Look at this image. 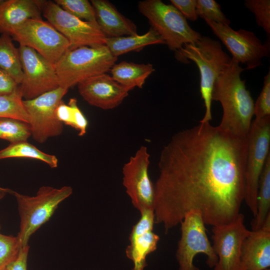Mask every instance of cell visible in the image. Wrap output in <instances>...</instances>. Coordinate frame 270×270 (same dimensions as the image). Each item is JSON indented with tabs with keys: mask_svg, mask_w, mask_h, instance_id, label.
Here are the masks:
<instances>
[{
	"mask_svg": "<svg viewBox=\"0 0 270 270\" xmlns=\"http://www.w3.org/2000/svg\"><path fill=\"white\" fill-rule=\"evenodd\" d=\"M247 138L200 122L174 134L162 150L154 224L165 233L197 210L205 224L234 222L244 200Z\"/></svg>",
	"mask_w": 270,
	"mask_h": 270,
	"instance_id": "obj_1",
	"label": "cell"
},
{
	"mask_svg": "<svg viewBox=\"0 0 270 270\" xmlns=\"http://www.w3.org/2000/svg\"><path fill=\"white\" fill-rule=\"evenodd\" d=\"M244 70L232 58L214 83L212 99L220 102L222 108L218 126L236 136L246 138L254 115V103L245 80L240 78Z\"/></svg>",
	"mask_w": 270,
	"mask_h": 270,
	"instance_id": "obj_2",
	"label": "cell"
},
{
	"mask_svg": "<svg viewBox=\"0 0 270 270\" xmlns=\"http://www.w3.org/2000/svg\"><path fill=\"white\" fill-rule=\"evenodd\" d=\"M175 57L183 63L193 61L200 72V92L204 102L205 113L200 122L212 120V94L214 83L232 58L224 52L220 42L202 36L194 44H184L175 52Z\"/></svg>",
	"mask_w": 270,
	"mask_h": 270,
	"instance_id": "obj_3",
	"label": "cell"
},
{
	"mask_svg": "<svg viewBox=\"0 0 270 270\" xmlns=\"http://www.w3.org/2000/svg\"><path fill=\"white\" fill-rule=\"evenodd\" d=\"M117 60L106 45L68 50L54 65L60 86L68 90L85 80L106 73Z\"/></svg>",
	"mask_w": 270,
	"mask_h": 270,
	"instance_id": "obj_4",
	"label": "cell"
},
{
	"mask_svg": "<svg viewBox=\"0 0 270 270\" xmlns=\"http://www.w3.org/2000/svg\"><path fill=\"white\" fill-rule=\"evenodd\" d=\"M72 193V188L70 186L58 188L42 186L34 196L12 192L20 217V232L17 236L21 248L28 245L32 235L50 220L60 203Z\"/></svg>",
	"mask_w": 270,
	"mask_h": 270,
	"instance_id": "obj_5",
	"label": "cell"
},
{
	"mask_svg": "<svg viewBox=\"0 0 270 270\" xmlns=\"http://www.w3.org/2000/svg\"><path fill=\"white\" fill-rule=\"evenodd\" d=\"M138 8L171 50L176 52L184 44H194L202 36L172 4L160 0H144L138 2Z\"/></svg>",
	"mask_w": 270,
	"mask_h": 270,
	"instance_id": "obj_6",
	"label": "cell"
},
{
	"mask_svg": "<svg viewBox=\"0 0 270 270\" xmlns=\"http://www.w3.org/2000/svg\"><path fill=\"white\" fill-rule=\"evenodd\" d=\"M244 200L254 217L257 212L258 182L270 154V116L255 118L247 137Z\"/></svg>",
	"mask_w": 270,
	"mask_h": 270,
	"instance_id": "obj_7",
	"label": "cell"
},
{
	"mask_svg": "<svg viewBox=\"0 0 270 270\" xmlns=\"http://www.w3.org/2000/svg\"><path fill=\"white\" fill-rule=\"evenodd\" d=\"M10 36L20 46L34 50L54 65L70 46L67 39L42 18L26 20L15 28Z\"/></svg>",
	"mask_w": 270,
	"mask_h": 270,
	"instance_id": "obj_8",
	"label": "cell"
},
{
	"mask_svg": "<svg viewBox=\"0 0 270 270\" xmlns=\"http://www.w3.org/2000/svg\"><path fill=\"white\" fill-rule=\"evenodd\" d=\"M180 224L182 234L176 252L179 270H200L193 261L195 256L200 253L206 256L207 265L214 268L218 258L207 236L201 214L197 210L190 211Z\"/></svg>",
	"mask_w": 270,
	"mask_h": 270,
	"instance_id": "obj_9",
	"label": "cell"
},
{
	"mask_svg": "<svg viewBox=\"0 0 270 270\" xmlns=\"http://www.w3.org/2000/svg\"><path fill=\"white\" fill-rule=\"evenodd\" d=\"M42 14L67 39L69 50L105 45L106 37L97 22L80 20L62 10L54 1L44 0Z\"/></svg>",
	"mask_w": 270,
	"mask_h": 270,
	"instance_id": "obj_10",
	"label": "cell"
},
{
	"mask_svg": "<svg viewBox=\"0 0 270 270\" xmlns=\"http://www.w3.org/2000/svg\"><path fill=\"white\" fill-rule=\"evenodd\" d=\"M68 91L59 87L33 99L22 100L29 117L32 136L38 143L62 133L63 123L58 120L56 110Z\"/></svg>",
	"mask_w": 270,
	"mask_h": 270,
	"instance_id": "obj_11",
	"label": "cell"
},
{
	"mask_svg": "<svg viewBox=\"0 0 270 270\" xmlns=\"http://www.w3.org/2000/svg\"><path fill=\"white\" fill-rule=\"evenodd\" d=\"M239 64H245L246 69L252 70L262 65V60L270 54V41L263 43L250 31L235 30L230 26L216 23L203 18Z\"/></svg>",
	"mask_w": 270,
	"mask_h": 270,
	"instance_id": "obj_12",
	"label": "cell"
},
{
	"mask_svg": "<svg viewBox=\"0 0 270 270\" xmlns=\"http://www.w3.org/2000/svg\"><path fill=\"white\" fill-rule=\"evenodd\" d=\"M22 70L20 90L24 100L33 99L60 86L54 65L34 50L20 46Z\"/></svg>",
	"mask_w": 270,
	"mask_h": 270,
	"instance_id": "obj_13",
	"label": "cell"
},
{
	"mask_svg": "<svg viewBox=\"0 0 270 270\" xmlns=\"http://www.w3.org/2000/svg\"><path fill=\"white\" fill-rule=\"evenodd\" d=\"M150 154L146 146H141L124 164L122 184L132 204L140 212L154 210V187L148 174Z\"/></svg>",
	"mask_w": 270,
	"mask_h": 270,
	"instance_id": "obj_14",
	"label": "cell"
},
{
	"mask_svg": "<svg viewBox=\"0 0 270 270\" xmlns=\"http://www.w3.org/2000/svg\"><path fill=\"white\" fill-rule=\"evenodd\" d=\"M212 248L218 258L214 270H242V246L250 231L244 224V216L240 214L234 222L212 226Z\"/></svg>",
	"mask_w": 270,
	"mask_h": 270,
	"instance_id": "obj_15",
	"label": "cell"
},
{
	"mask_svg": "<svg viewBox=\"0 0 270 270\" xmlns=\"http://www.w3.org/2000/svg\"><path fill=\"white\" fill-rule=\"evenodd\" d=\"M77 86L80 95L88 103L104 110L120 105L129 92L106 73L85 80Z\"/></svg>",
	"mask_w": 270,
	"mask_h": 270,
	"instance_id": "obj_16",
	"label": "cell"
},
{
	"mask_svg": "<svg viewBox=\"0 0 270 270\" xmlns=\"http://www.w3.org/2000/svg\"><path fill=\"white\" fill-rule=\"evenodd\" d=\"M134 224L130 235V244L126 247V256L134 264L132 270H144L147 266L146 257L157 248L159 236L153 232L154 224V210H144Z\"/></svg>",
	"mask_w": 270,
	"mask_h": 270,
	"instance_id": "obj_17",
	"label": "cell"
},
{
	"mask_svg": "<svg viewBox=\"0 0 270 270\" xmlns=\"http://www.w3.org/2000/svg\"><path fill=\"white\" fill-rule=\"evenodd\" d=\"M242 270H264L270 266V214L262 226L252 230L241 250Z\"/></svg>",
	"mask_w": 270,
	"mask_h": 270,
	"instance_id": "obj_18",
	"label": "cell"
},
{
	"mask_svg": "<svg viewBox=\"0 0 270 270\" xmlns=\"http://www.w3.org/2000/svg\"><path fill=\"white\" fill-rule=\"evenodd\" d=\"M44 0H0V33L10 36L28 20L42 18Z\"/></svg>",
	"mask_w": 270,
	"mask_h": 270,
	"instance_id": "obj_19",
	"label": "cell"
},
{
	"mask_svg": "<svg viewBox=\"0 0 270 270\" xmlns=\"http://www.w3.org/2000/svg\"><path fill=\"white\" fill-rule=\"evenodd\" d=\"M96 21L106 38H117L138 34L135 24L120 12L109 1L92 0Z\"/></svg>",
	"mask_w": 270,
	"mask_h": 270,
	"instance_id": "obj_20",
	"label": "cell"
},
{
	"mask_svg": "<svg viewBox=\"0 0 270 270\" xmlns=\"http://www.w3.org/2000/svg\"><path fill=\"white\" fill-rule=\"evenodd\" d=\"M155 70L150 64H136L126 61L114 64L110 69L112 78L128 91L142 88L146 79Z\"/></svg>",
	"mask_w": 270,
	"mask_h": 270,
	"instance_id": "obj_21",
	"label": "cell"
},
{
	"mask_svg": "<svg viewBox=\"0 0 270 270\" xmlns=\"http://www.w3.org/2000/svg\"><path fill=\"white\" fill-rule=\"evenodd\" d=\"M156 44H165L162 36L150 28L146 33L142 34L106 38L105 45L113 56H118L132 51H137L144 47Z\"/></svg>",
	"mask_w": 270,
	"mask_h": 270,
	"instance_id": "obj_22",
	"label": "cell"
},
{
	"mask_svg": "<svg viewBox=\"0 0 270 270\" xmlns=\"http://www.w3.org/2000/svg\"><path fill=\"white\" fill-rule=\"evenodd\" d=\"M0 68L20 84L23 73L18 48L14 46L12 38L6 34L0 36Z\"/></svg>",
	"mask_w": 270,
	"mask_h": 270,
	"instance_id": "obj_23",
	"label": "cell"
},
{
	"mask_svg": "<svg viewBox=\"0 0 270 270\" xmlns=\"http://www.w3.org/2000/svg\"><path fill=\"white\" fill-rule=\"evenodd\" d=\"M270 214V154L260 174L258 186L257 212L252 222V230L260 228Z\"/></svg>",
	"mask_w": 270,
	"mask_h": 270,
	"instance_id": "obj_24",
	"label": "cell"
},
{
	"mask_svg": "<svg viewBox=\"0 0 270 270\" xmlns=\"http://www.w3.org/2000/svg\"><path fill=\"white\" fill-rule=\"evenodd\" d=\"M12 158L40 160L51 168H56L58 165V159L56 156L42 152L27 141L11 143L7 147L0 150V160Z\"/></svg>",
	"mask_w": 270,
	"mask_h": 270,
	"instance_id": "obj_25",
	"label": "cell"
},
{
	"mask_svg": "<svg viewBox=\"0 0 270 270\" xmlns=\"http://www.w3.org/2000/svg\"><path fill=\"white\" fill-rule=\"evenodd\" d=\"M32 136L28 123L8 117H0V139L11 143L27 141Z\"/></svg>",
	"mask_w": 270,
	"mask_h": 270,
	"instance_id": "obj_26",
	"label": "cell"
},
{
	"mask_svg": "<svg viewBox=\"0 0 270 270\" xmlns=\"http://www.w3.org/2000/svg\"><path fill=\"white\" fill-rule=\"evenodd\" d=\"M22 100L20 90L10 95L0 96V117L14 118L29 124V117Z\"/></svg>",
	"mask_w": 270,
	"mask_h": 270,
	"instance_id": "obj_27",
	"label": "cell"
},
{
	"mask_svg": "<svg viewBox=\"0 0 270 270\" xmlns=\"http://www.w3.org/2000/svg\"><path fill=\"white\" fill-rule=\"evenodd\" d=\"M54 2L62 10L81 20L96 22L94 8L88 0H55Z\"/></svg>",
	"mask_w": 270,
	"mask_h": 270,
	"instance_id": "obj_28",
	"label": "cell"
},
{
	"mask_svg": "<svg viewBox=\"0 0 270 270\" xmlns=\"http://www.w3.org/2000/svg\"><path fill=\"white\" fill-rule=\"evenodd\" d=\"M20 248L17 236L0 233V270H6L8 266L18 257Z\"/></svg>",
	"mask_w": 270,
	"mask_h": 270,
	"instance_id": "obj_29",
	"label": "cell"
},
{
	"mask_svg": "<svg viewBox=\"0 0 270 270\" xmlns=\"http://www.w3.org/2000/svg\"><path fill=\"white\" fill-rule=\"evenodd\" d=\"M198 16L218 24L229 26L230 20L221 10L220 6L214 0H196Z\"/></svg>",
	"mask_w": 270,
	"mask_h": 270,
	"instance_id": "obj_30",
	"label": "cell"
},
{
	"mask_svg": "<svg viewBox=\"0 0 270 270\" xmlns=\"http://www.w3.org/2000/svg\"><path fill=\"white\" fill-rule=\"evenodd\" d=\"M246 6L252 12L256 22L268 34H270V0H246Z\"/></svg>",
	"mask_w": 270,
	"mask_h": 270,
	"instance_id": "obj_31",
	"label": "cell"
},
{
	"mask_svg": "<svg viewBox=\"0 0 270 270\" xmlns=\"http://www.w3.org/2000/svg\"><path fill=\"white\" fill-rule=\"evenodd\" d=\"M254 115L256 119L270 116V71L264 77L262 91L254 104Z\"/></svg>",
	"mask_w": 270,
	"mask_h": 270,
	"instance_id": "obj_32",
	"label": "cell"
},
{
	"mask_svg": "<svg viewBox=\"0 0 270 270\" xmlns=\"http://www.w3.org/2000/svg\"><path fill=\"white\" fill-rule=\"evenodd\" d=\"M68 104L72 108L74 114L72 128L78 132L79 136H82L86 132L88 120L78 108L75 98L70 99Z\"/></svg>",
	"mask_w": 270,
	"mask_h": 270,
	"instance_id": "obj_33",
	"label": "cell"
},
{
	"mask_svg": "<svg viewBox=\"0 0 270 270\" xmlns=\"http://www.w3.org/2000/svg\"><path fill=\"white\" fill-rule=\"evenodd\" d=\"M170 2L186 19L191 21L198 20L196 0H170Z\"/></svg>",
	"mask_w": 270,
	"mask_h": 270,
	"instance_id": "obj_34",
	"label": "cell"
},
{
	"mask_svg": "<svg viewBox=\"0 0 270 270\" xmlns=\"http://www.w3.org/2000/svg\"><path fill=\"white\" fill-rule=\"evenodd\" d=\"M19 90L20 84L7 72L0 68V96L10 95Z\"/></svg>",
	"mask_w": 270,
	"mask_h": 270,
	"instance_id": "obj_35",
	"label": "cell"
},
{
	"mask_svg": "<svg viewBox=\"0 0 270 270\" xmlns=\"http://www.w3.org/2000/svg\"><path fill=\"white\" fill-rule=\"evenodd\" d=\"M29 249L28 245L21 248L18 257L8 266L6 270H27Z\"/></svg>",
	"mask_w": 270,
	"mask_h": 270,
	"instance_id": "obj_36",
	"label": "cell"
},
{
	"mask_svg": "<svg viewBox=\"0 0 270 270\" xmlns=\"http://www.w3.org/2000/svg\"><path fill=\"white\" fill-rule=\"evenodd\" d=\"M56 114L58 120L65 124L72 126V110L68 104L62 100L56 110Z\"/></svg>",
	"mask_w": 270,
	"mask_h": 270,
	"instance_id": "obj_37",
	"label": "cell"
},
{
	"mask_svg": "<svg viewBox=\"0 0 270 270\" xmlns=\"http://www.w3.org/2000/svg\"><path fill=\"white\" fill-rule=\"evenodd\" d=\"M13 190L8 188H2L0 186V192H4L6 193H9L12 194Z\"/></svg>",
	"mask_w": 270,
	"mask_h": 270,
	"instance_id": "obj_38",
	"label": "cell"
},
{
	"mask_svg": "<svg viewBox=\"0 0 270 270\" xmlns=\"http://www.w3.org/2000/svg\"><path fill=\"white\" fill-rule=\"evenodd\" d=\"M7 193L4 192H0V200L4 198V196H6V194Z\"/></svg>",
	"mask_w": 270,
	"mask_h": 270,
	"instance_id": "obj_39",
	"label": "cell"
},
{
	"mask_svg": "<svg viewBox=\"0 0 270 270\" xmlns=\"http://www.w3.org/2000/svg\"><path fill=\"white\" fill-rule=\"evenodd\" d=\"M270 270V269L269 268H266V269H265V270Z\"/></svg>",
	"mask_w": 270,
	"mask_h": 270,
	"instance_id": "obj_40",
	"label": "cell"
}]
</instances>
